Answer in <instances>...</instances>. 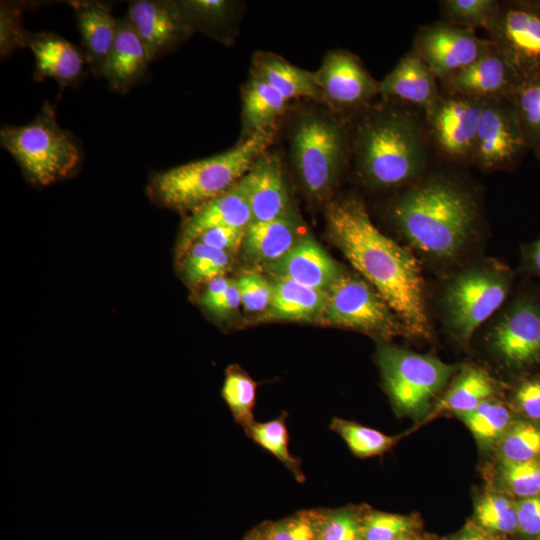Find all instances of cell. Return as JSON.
<instances>
[{
	"label": "cell",
	"mask_w": 540,
	"mask_h": 540,
	"mask_svg": "<svg viewBox=\"0 0 540 540\" xmlns=\"http://www.w3.org/2000/svg\"><path fill=\"white\" fill-rule=\"evenodd\" d=\"M387 213L408 247L443 277L478 257L486 229L482 196L461 173L427 170L399 189Z\"/></svg>",
	"instance_id": "cell-1"
},
{
	"label": "cell",
	"mask_w": 540,
	"mask_h": 540,
	"mask_svg": "<svg viewBox=\"0 0 540 540\" xmlns=\"http://www.w3.org/2000/svg\"><path fill=\"white\" fill-rule=\"evenodd\" d=\"M325 217L333 243L396 313L407 335L430 338L425 280L414 252L383 234L356 196L330 202Z\"/></svg>",
	"instance_id": "cell-2"
},
{
	"label": "cell",
	"mask_w": 540,
	"mask_h": 540,
	"mask_svg": "<svg viewBox=\"0 0 540 540\" xmlns=\"http://www.w3.org/2000/svg\"><path fill=\"white\" fill-rule=\"evenodd\" d=\"M358 122L353 136L356 174L371 189H401L428 170L430 144L423 113L384 100Z\"/></svg>",
	"instance_id": "cell-3"
},
{
	"label": "cell",
	"mask_w": 540,
	"mask_h": 540,
	"mask_svg": "<svg viewBox=\"0 0 540 540\" xmlns=\"http://www.w3.org/2000/svg\"><path fill=\"white\" fill-rule=\"evenodd\" d=\"M275 128L255 133L229 150L151 175L150 199L165 208L193 212L238 183L265 152Z\"/></svg>",
	"instance_id": "cell-4"
},
{
	"label": "cell",
	"mask_w": 540,
	"mask_h": 540,
	"mask_svg": "<svg viewBox=\"0 0 540 540\" xmlns=\"http://www.w3.org/2000/svg\"><path fill=\"white\" fill-rule=\"evenodd\" d=\"M515 277L507 264L484 256L446 275L436 300L445 333L460 346H469L476 332L510 298Z\"/></svg>",
	"instance_id": "cell-5"
},
{
	"label": "cell",
	"mask_w": 540,
	"mask_h": 540,
	"mask_svg": "<svg viewBox=\"0 0 540 540\" xmlns=\"http://www.w3.org/2000/svg\"><path fill=\"white\" fill-rule=\"evenodd\" d=\"M0 142L26 178L40 186L71 177L84 157L81 143L58 124L55 109L48 101L33 121L2 127Z\"/></svg>",
	"instance_id": "cell-6"
},
{
	"label": "cell",
	"mask_w": 540,
	"mask_h": 540,
	"mask_svg": "<svg viewBox=\"0 0 540 540\" xmlns=\"http://www.w3.org/2000/svg\"><path fill=\"white\" fill-rule=\"evenodd\" d=\"M291 159L297 176L313 199L334 190L349 155V137L341 120L323 111L299 113L289 131Z\"/></svg>",
	"instance_id": "cell-7"
},
{
	"label": "cell",
	"mask_w": 540,
	"mask_h": 540,
	"mask_svg": "<svg viewBox=\"0 0 540 540\" xmlns=\"http://www.w3.org/2000/svg\"><path fill=\"white\" fill-rule=\"evenodd\" d=\"M518 285L482 327L484 342L498 361L523 371L540 365V282L525 278Z\"/></svg>",
	"instance_id": "cell-8"
},
{
	"label": "cell",
	"mask_w": 540,
	"mask_h": 540,
	"mask_svg": "<svg viewBox=\"0 0 540 540\" xmlns=\"http://www.w3.org/2000/svg\"><path fill=\"white\" fill-rule=\"evenodd\" d=\"M376 360L393 405L407 414L425 412L431 399L460 369L433 355L413 352L382 340L377 345Z\"/></svg>",
	"instance_id": "cell-9"
},
{
	"label": "cell",
	"mask_w": 540,
	"mask_h": 540,
	"mask_svg": "<svg viewBox=\"0 0 540 540\" xmlns=\"http://www.w3.org/2000/svg\"><path fill=\"white\" fill-rule=\"evenodd\" d=\"M319 322L355 329L382 341L407 335L402 321L376 289L359 274L345 269L327 290Z\"/></svg>",
	"instance_id": "cell-10"
},
{
	"label": "cell",
	"mask_w": 540,
	"mask_h": 540,
	"mask_svg": "<svg viewBox=\"0 0 540 540\" xmlns=\"http://www.w3.org/2000/svg\"><path fill=\"white\" fill-rule=\"evenodd\" d=\"M484 101L442 93L425 113L430 144L448 162L472 165Z\"/></svg>",
	"instance_id": "cell-11"
},
{
	"label": "cell",
	"mask_w": 540,
	"mask_h": 540,
	"mask_svg": "<svg viewBox=\"0 0 540 540\" xmlns=\"http://www.w3.org/2000/svg\"><path fill=\"white\" fill-rule=\"evenodd\" d=\"M487 34L518 78L540 74V0L500 1Z\"/></svg>",
	"instance_id": "cell-12"
},
{
	"label": "cell",
	"mask_w": 540,
	"mask_h": 540,
	"mask_svg": "<svg viewBox=\"0 0 540 540\" xmlns=\"http://www.w3.org/2000/svg\"><path fill=\"white\" fill-rule=\"evenodd\" d=\"M529 150L511 100L484 101L472 165L485 173L510 171Z\"/></svg>",
	"instance_id": "cell-13"
},
{
	"label": "cell",
	"mask_w": 540,
	"mask_h": 540,
	"mask_svg": "<svg viewBox=\"0 0 540 540\" xmlns=\"http://www.w3.org/2000/svg\"><path fill=\"white\" fill-rule=\"evenodd\" d=\"M412 48L441 81L475 62L489 52L493 44L488 38L478 37L475 30L439 20L419 27Z\"/></svg>",
	"instance_id": "cell-14"
},
{
	"label": "cell",
	"mask_w": 540,
	"mask_h": 540,
	"mask_svg": "<svg viewBox=\"0 0 540 540\" xmlns=\"http://www.w3.org/2000/svg\"><path fill=\"white\" fill-rule=\"evenodd\" d=\"M315 76L322 100L339 112L366 108L379 95V82L345 50L328 52Z\"/></svg>",
	"instance_id": "cell-15"
},
{
	"label": "cell",
	"mask_w": 540,
	"mask_h": 540,
	"mask_svg": "<svg viewBox=\"0 0 540 540\" xmlns=\"http://www.w3.org/2000/svg\"><path fill=\"white\" fill-rule=\"evenodd\" d=\"M249 183L245 175L231 189L191 212L183 223L176 242L180 260L205 231L216 227L247 229L252 223Z\"/></svg>",
	"instance_id": "cell-16"
},
{
	"label": "cell",
	"mask_w": 540,
	"mask_h": 540,
	"mask_svg": "<svg viewBox=\"0 0 540 540\" xmlns=\"http://www.w3.org/2000/svg\"><path fill=\"white\" fill-rule=\"evenodd\" d=\"M518 76L494 47L472 64L439 81L444 94L482 101L510 99Z\"/></svg>",
	"instance_id": "cell-17"
},
{
	"label": "cell",
	"mask_w": 540,
	"mask_h": 540,
	"mask_svg": "<svg viewBox=\"0 0 540 540\" xmlns=\"http://www.w3.org/2000/svg\"><path fill=\"white\" fill-rule=\"evenodd\" d=\"M126 18L142 40L150 60L187 36L191 26L179 4L139 0L130 3Z\"/></svg>",
	"instance_id": "cell-18"
},
{
	"label": "cell",
	"mask_w": 540,
	"mask_h": 540,
	"mask_svg": "<svg viewBox=\"0 0 540 540\" xmlns=\"http://www.w3.org/2000/svg\"><path fill=\"white\" fill-rule=\"evenodd\" d=\"M442 92L439 81L422 57L411 48L379 82V95L427 112Z\"/></svg>",
	"instance_id": "cell-19"
},
{
	"label": "cell",
	"mask_w": 540,
	"mask_h": 540,
	"mask_svg": "<svg viewBox=\"0 0 540 540\" xmlns=\"http://www.w3.org/2000/svg\"><path fill=\"white\" fill-rule=\"evenodd\" d=\"M274 278L327 291L342 272L336 262L311 237H301L280 259L262 266Z\"/></svg>",
	"instance_id": "cell-20"
},
{
	"label": "cell",
	"mask_w": 540,
	"mask_h": 540,
	"mask_svg": "<svg viewBox=\"0 0 540 540\" xmlns=\"http://www.w3.org/2000/svg\"><path fill=\"white\" fill-rule=\"evenodd\" d=\"M252 222L270 221L292 212L282 162L265 151L246 174Z\"/></svg>",
	"instance_id": "cell-21"
},
{
	"label": "cell",
	"mask_w": 540,
	"mask_h": 540,
	"mask_svg": "<svg viewBox=\"0 0 540 540\" xmlns=\"http://www.w3.org/2000/svg\"><path fill=\"white\" fill-rule=\"evenodd\" d=\"M27 47L35 57L34 78L55 79L62 86L75 84L82 75L86 58L74 44L54 33H28Z\"/></svg>",
	"instance_id": "cell-22"
},
{
	"label": "cell",
	"mask_w": 540,
	"mask_h": 540,
	"mask_svg": "<svg viewBox=\"0 0 540 540\" xmlns=\"http://www.w3.org/2000/svg\"><path fill=\"white\" fill-rule=\"evenodd\" d=\"M86 62L101 77L112 50L118 26L109 5L98 1H71Z\"/></svg>",
	"instance_id": "cell-23"
},
{
	"label": "cell",
	"mask_w": 540,
	"mask_h": 540,
	"mask_svg": "<svg viewBox=\"0 0 540 540\" xmlns=\"http://www.w3.org/2000/svg\"><path fill=\"white\" fill-rule=\"evenodd\" d=\"M150 61L142 40L128 19H118L116 38L101 77L113 90L124 94L145 75Z\"/></svg>",
	"instance_id": "cell-24"
},
{
	"label": "cell",
	"mask_w": 540,
	"mask_h": 540,
	"mask_svg": "<svg viewBox=\"0 0 540 540\" xmlns=\"http://www.w3.org/2000/svg\"><path fill=\"white\" fill-rule=\"evenodd\" d=\"M269 307L260 316L262 320H320L327 291L311 288L286 278H273Z\"/></svg>",
	"instance_id": "cell-25"
},
{
	"label": "cell",
	"mask_w": 540,
	"mask_h": 540,
	"mask_svg": "<svg viewBox=\"0 0 540 540\" xmlns=\"http://www.w3.org/2000/svg\"><path fill=\"white\" fill-rule=\"evenodd\" d=\"M300 238L292 211L274 220L252 222L246 229L244 252L251 261L265 265L284 256Z\"/></svg>",
	"instance_id": "cell-26"
},
{
	"label": "cell",
	"mask_w": 540,
	"mask_h": 540,
	"mask_svg": "<svg viewBox=\"0 0 540 540\" xmlns=\"http://www.w3.org/2000/svg\"><path fill=\"white\" fill-rule=\"evenodd\" d=\"M251 73L279 91L287 100L311 98L322 100L315 72L296 67L272 53L256 54Z\"/></svg>",
	"instance_id": "cell-27"
},
{
	"label": "cell",
	"mask_w": 540,
	"mask_h": 540,
	"mask_svg": "<svg viewBox=\"0 0 540 540\" xmlns=\"http://www.w3.org/2000/svg\"><path fill=\"white\" fill-rule=\"evenodd\" d=\"M288 103L279 91L251 73L242 90V137L274 127Z\"/></svg>",
	"instance_id": "cell-28"
},
{
	"label": "cell",
	"mask_w": 540,
	"mask_h": 540,
	"mask_svg": "<svg viewBox=\"0 0 540 540\" xmlns=\"http://www.w3.org/2000/svg\"><path fill=\"white\" fill-rule=\"evenodd\" d=\"M495 392V382L483 369L464 367L435 406L432 415L451 412L463 416Z\"/></svg>",
	"instance_id": "cell-29"
},
{
	"label": "cell",
	"mask_w": 540,
	"mask_h": 540,
	"mask_svg": "<svg viewBox=\"0 0 540 540\" xmlns=\"http://www.w3.org/2000/svg\"><path fill=\"white\" fill-rule=\"evenodd\" d=\"M510 100L525 139L533 151L540 143V74L519 77Z\"/></svg>",
	"instance_id": "cell-30"
},
{
	"label": "cell",
	"mask_w": 540,
	"mask_h": 540,
	"mask_svg": "<svg viewBox=\"0 0 540 540\" xmlns=\"http://www.w3.org/2000/svg\"><path fill=\"white\" fill-rule=\"evenodd\" d=\"M182 277L190 286L224 276L229 270L231 254L195 242L180 259Z\"/></svg>",
	"instance_id": "cell-31"
},
{
	"label": "cell",
	"mask_w": 540,
	"mask_h": 540,
	"mask_svg": "<svg viewBox=\"0 0 540 540\" xmlns=\"http://www.w3.org/2000/svg\"><path fill=\"white\" fill-rule=\"evenodd\" d=\"M256 388V382L239 366L232 365L227 368L221 396L236 423L244 430L255 422Z\"/></svg>",
	"instance_id": "cell-32"
},
{
	"label": "cell",
	"mask_w": 540,
	"mask_h": 540,
	"mask_svg": "<svg viewBox=\"0 0 540 540\" xmlns=\"http://www.w3.org/2000/svg\"><path fill=\"white\" fill-rule=\"evenodd\" d=\"M245 432L255 443L283 463L297 481L305 480L300 460L289 451L286 414L267 422H254Z\"/></svg>",
	"instance_id": "cell-33"
},
{
	"label": "cell",
	"mask_w": 540,
	"mask_h": 540,
	"mask_svg": "<svg viewBox=\"0 0 540 540\" xmlns=\"http://www.w3.org/2000/svg\"><path fill=\"white\" fill-rule=\"evenodd\" d=\"M498 0H441L439 10L441 21L460 28L486 31L499 12Z\"/></svg>",
	"instance_id": "cell-34"
},
{
	"label": "cell",
	"mask_w": 540,
	"mask_h": 540,
	"mask_svg": "<svg viewBox=\"0 0 540 540\" xmlns=\"http://www.w3.org/2000/svg\"><path fill=\"white\" fill-rule=\"evenodd\" d=\"M330 427L345 441L354 455L362 458L380 455L396 441L395 437L376 429L341 418H334Z\"/></svg>",
	"instance_id": "cell-35"
},
{
	"label": "cell",
	"mask_w": 540,
	"mask_h": 540,
	"mask_svg": "<svg viewBox=\"0 0 540 540\" xmlns=\"http://www.w3.org/2000/svg\"><path fill=\"white\" fill-rule=\"evenodd\" d=\"M472 434L481 442L499 439L510 427L511 414L501 402L486 400L461 416Z\"/></svg>",
	"instance_id": "cell-36"
},
{
	"label": "cell",
	"mask_w": 540,
	"mask_h": 540,
	"mask_svg": "<svg viewBox=\"0 0 540 540\" xmlns=\"http://www.w3.org/2000/svg\"><path fill=\"white\" fill-rule=\"evenodd\" d=\"M499 451L504 462H524L540 456V427L519 422L500 438Z\"/></svg>",
	"instance_id": "cell-37"
},
{
	"label": "cell",
	"mask_w": 540,
	"mask_h": 540,
	"mask_svg": "<svg viewBox=\"0 0 540 540\" xmlns=\"http://www.w3.org/2000/svg\"><path fill=\"white\" fill-rule=\"evenodd\" d=\"M475 516L480 527L492 534H509L517 529L516 504L502 495L489 494L481 498Z\"/></svg>",
	"instance_id": "cell-38"
},
{
	"label": "cell",
	"mask_w": 540,
	"mask_h": 540,
	"mask_svg": "<svg viewBox=\"0 0 540 540\" xmlns=\"http://www.w3.org/2000/svg\"><path fill=\"white\" fill-rule=\"evenodd\" d=\"M322 514L302 511L269 525L263 533V540H317Z\"/></svg>",
	"instance_id": "cell-39"
},
{
	"label": "cell",
	"mask_w": 540,
	"mask_h": 540,
	"mask_svg": "<svg viewBox=\"0 0 540 540\" xmlns=\"http://www.w3.org/2000/svg\"><path fill=\"white\" fill-rule=\"evenodd\" d=\"M502 482L514 495L528 498L540 494V460L504 462L500 468Z\"/></svg>",
	"instance_id": "cell-40"
},
{
	"label": "cell",
	"mask_w": 540,
	"mask_h": 540,
	"mask_svg": "<svg viewBox=\"0 0 540 540\" xmlns=\"http://www.w3.org/2000/svg\"><path fill=\"white\" fill-rule=\"evenodd\" d=\"M413 521L402 515L374 512L360 523L361 540H398L408 535Z\"/></svg>",
	"instance_id": "cell-41"
},
{
	"label": "cell",
	"mask_w": 540,
	"mask_h": 540,
	"mask_svg": "<svg viewBox=\"0 0 540 540\" xmlns=\"http://www.w3.org/2000/svg\"><path fill=\"white\" fill-rule=\"evenodd\" d=\"M27 31L22 25L20 4L2 2L0 7V53L5 57L17 49L27 47Z\"/></svg>",
	"instance_id": "cell-42"
},
{
	"label": "cell",
	"mask_w": 540,
	"mask_h": 540,
	"mask_svg": "<svg viewBox=\"0 0 540 540\" xmlns=\"http://www.w3.org/2000/svg\"><path fill=\"white\" fill-rule=\"evenodd\" d=\"M241 304L251 313L265 312L272 297L271 282L257 272H245L236 280Z\"/></svg>",
	"instance_id": "cell-43"
},
{
	"label": "cell",
	"mask_w": 540,
	"mask_h": 540,
	"mask_svg": "<svg viewBox=\"0 0 540 540\" xmlns=\"http://www.w3.org/2000/svg\"><path fill=\"white\" fill-rule=\"evenodd\" d=\"M317 540H361L360 523L347 510L322 514Z\"/></svg>",
	"instance_id": "cell-44"
},
{
	"label": "cell",
	"mask_w": 540,
	"mask_h": 540,
	"mask_svg": "<svg viewBox=\"0 0 540 540\" xmlns=\"http://www.w3.org/2000/svg\"><path fill=\"white\" fill-rule=\"evenodd\" d=\"M245 235L246 229L216 227L202 233L197 241L211 248L231 254L238 251L243 245Z\"/></svg>",
	"instance_id": "cell-45"
},
{
	"label": "cell",
	"mask_w": 540,
	"mask_h": 540,
	"mask_svg": "<svg viewBox=\"0 0 540 540\" xmlns=\"http://www.w3.org/2000/svg\"><path fill=\"white\" fill-rule=\"evenodd\" d=\"M514 400L526 417L540 420V376L523 379L515 388Z\"/></svg>",
	"instance_id": "cell-46"
},
{
	"label": "cell",
	"mask_w": 540,
	"mask_h": 540,
	"mask_svg": "<svg viewBox=\"0 0 540 540\" xmlns=\"http://www.w3.org/2000/svg\"><path fill=\"white\" fill-rule=\"evenodd\" d=\"M517 529L525 535H540V494L516 504Z\"/></svg>",
	"instance_id": "cell-47"
},
{
	"label": "cell",
	"mask_w": 540,
	"mask_h": 540,
	"mask_svg": "<svg viewBox=\"0 0 540 540\" xmlns=\"http://www.w3.org/2000/svg\"><path fill=\"white\" fill-rule=\"evenodd\" d=\"M516 273L524 278L540 279V236L520 246V259Z\"/></svg>",
	"instance_id": "cell-48"
},
{
	"label": "cell",
	"mask_w": 540,
	"mask_h": 540,
	"mask_svg": "<svg viewBox=\"0 0 540 540\" xmlns=\"http://www.w3.org/2000/svg\"><path fill=\"white\" fill-rule=\"evenodd\" d=\"M231 280L225 276H219L206 283L200 303L210 313L217 316Z\"/></svg>",
	"instance_id": "cell-49"
},
{
	"label": "cell",
	"mask_w": 540,
	"mask_h": 540,
	"mask_svg": "<svg viewBox=\"0 0 540 540\" xmlns=\"http://www.w3.org/2000/svg\"><path fill=\"white\" fill-rule=\"evenodd\" d=\"M241 304L240 292L236 281L231 280L220 307L218 317H225L237 310Z\"/></svg>",
	"instance_id": "cell-50"
},
{
	"label": "cell",
	"mask_w": 540,
	"mask_h": 540,
	"mask_svg": "<svg viewBox=\"0 0 540 540\" xmlns=\"http://www.w3.org/2000/svg\"><path fill=\"white\" fill-rule=\"evenodd\" d=\"M455 540H500L494 534L484 529H468L462 532Z\"/></svg>",
	"instance_id": "cell-51"
},
{
	"label": "cell",
	"mask_w": 540,
	"mask_h": 540,
	"mask_svg": "<svg viewBox=\"0 0 540 540\" xmlns=\"http://www.w3.org/2000/svg\"><path fill=\"white\" fill-rule=\"evenodd\" d=\"M247 540H263L261 534H253Z\"/></svg>",
	"instance_id": "cell-52"
},
{
	"label": "cell",
	"mask_w": 540,
	"mask_h": 540,
	"mask_svg": "<svg viewBox=\"0 0 540 540\" xmlns=\"http://www.w3.org/2000/svg\"><path fill=\"white\" fill-rule=\"evenodd\" d=\"M533 152L535 153L536 157H537L538 160L540 161V143H539L538 146L533 150Z\"/></svg>",
	"instance_id": "cell-53"
},
{
	"label": "cell",
	"mask_w": 540,
	"mask_h": 540,
	"mask_svg": "<svg viewBox=\"0 0 540 540\" xmlns=\"http://www.w3.org/2000/svg\"><path fill=\"white\" fill-rule=\"evenodd\" d=\"M398 540H411L408 535L399 538Z\"/></svg>",
	"instance_id": "cell-54"
},
{
	"label": "cell",
	"mask_w": 540,
	"mask_h": 540,
	"mask_svg": "<svg viewBox=\"0 0 540 540\" xmlns=\"http://www.w3.org/2000/svg\"><path fill=\"white\" fill-rule=\"evenodd\" d=\"M538 540H540V538Z\"/></svg>",
	"instance_id": "cell-55"
}]
</instances>
